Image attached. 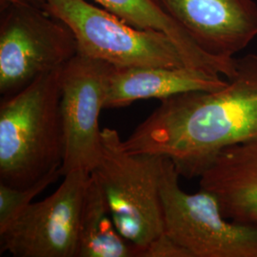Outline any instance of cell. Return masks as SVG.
Returning <instances> with one entry per match:
<instances>
[{
	"label": "cell",
	"mask_w": 257,
	"mask_h": 257,
	"mask_svg": "<svg viewBox=\"0 0 257 257\" xmlns=\"http://www.w3.org/2000/svg\"><path fill=\"white\" fill-rule=\"evenodd\" d=\"M199 183L214 195L227 219L257 225V142L222 151Z\"/></svg>",
	"instance_id": "obj_11"
},
{
	"label": "cell",
	"mask_w": 257,
	"mask_h": 257,
	"mask_svg": "<svg viewBox=\"0 0 257 257\" xmlns=\"http://www.w3.org/2000/svg\"><path fill=\"white\" fill-rule=\"evenodd\" d=\"M78 54L73 32L35 0H1L0 93L7 97Z\"/></svg>",
	"instance_id": "obj_4"
},
{
	"label": "cell",
	"mask_w": 257,
	"mask_h": 257,
	"mask_svg": "<svg viewBox=\"0 0 257 257\" xmlns=\"http://www.w3.org/2000/svg\"><path fill=\"white\" fill-rule=\"evenodd\" d=\"M257 142V55L236 59V74L215 91L161 100L123 147L170 159L180 176L200 177L222 151Z\"/></svg>",
	"instance_id": "obj_1"
},
{
	"label": "cell",
	"mask_w": 257,
	"mask_h": 257,
	"mask_svg": "<svg viewBox=\"0 0 257 257\" xmlns=\"http://www.w3.org/2000/svg\"><path fill=\"white\" fill-rule=\"evenodd\" d=\"M128 25L165 34L178 49L185 65L230 79L236 74V58L211 55L161 9L155 0H95Z\"/></svg>",
	"instance_id": "obj_12"
},
{
	"label": "cell",
	"mask_w": 257,
	"mask_h": 257,
	"mask_svg": "<svg viewBox=\"0 0 257 257\" xmlns=\"http://www.w3.org/2000/svg\"><path fill=\"white\" fill-rule=\"evenodd\" d=\"M179 176L175 164L163 157L160 195L166 234L192 257H257V225L227 220L214 195L202 189L184 192Z\"/></svg>",
	"instance_id": "obj_6"
},
{
	"label": "cell",
	"mask_w": 257,
	"mask_h": 257,
	"mask_svg": "<svg viewBox=\"0 0 257 257\" xmlns=\"http://www.w3.org/2000/svg\"><path fill=\"white\" fill-rule=\"evenodd\" d=\"M73 32L78 54L115 68L186 66L165 34L139 30L86 0H35Z\"/></svg>",
	"instance_id": "obj_5"
},
{
	"label": "cell",
	"mask_w": 257,
	"mask_h": 257,
	"mask_svg": "<svg viewBox=\"0 0 257 257\" xmlns=\"http://www.w3.org/2000/svg\"><path fill=\"white\" fill-rule=\"evenodd\" d=\"M162 156L132 154L116 130L101 131V151L92 170L120 233L139 252L164 232L160 195Z\"/></svg>",
	"instance_id": "obj_3"
},
{
	"label": "cell",
	"mask_w": 257,
	"mask_h": 257,
	"mask_svg": "<svg viewBox=\"0 0 257 257\" xmlns=\"http://www.w3.org/2000/svg\"><path fill=\"white\" fill-rule=\"evenodd\" d=\"M60 169L51 172L36 183L17 188L0 182V231L5 230L19 215L35 202L38 194L61 177Z\"/></svg>",
	"instance_id": "obj_14"
},
{
	"label": "cell",
	"mask_w": 257,
	"mask_h": 257,
	"mask_svg": "<svg viewBox=\"0 0 257 257\" xmlns=\"http://www.w3.org/2000/svg\"><path fill=\"white\" fill-rule=\"evenodd\" d=\"M90 173L65 175L55 193L32 203L0 231L1 253L15 257H76L83 194Z\"/></svg>",
	"instance_id": "obj_8"
},
{
	"label": "cell",
	"mask_w": 257,
	"mask_h": 257,
	"mask_svg": "<svg viewBox=\"0 0 257 257\" xmlns=\"http://www.w3.org/2000/svg\"><path fill=\"white\" fill-rule=\"evenodd\" d=\"M138 252L120 233L101 186L91 173L79 214L76 257H138Z\"/></svg>",
	"instance_id": "obj_13"
},
{
	"label": "cell",
	"mask_w": 257,
	"mask_h": 257,
	"mask_svg": "<svg viewBox=\"0 0 257 257\" xmlns=\"http://www.w3.org/2000/svg\"><path fill=\"white\" fill-rule=\"evenodd\" d=\"M138 257H192L191 253L165 232L142 248Z\"/></svg>",
	"instance_id": "obj_15"
},
{
	"label": "cell",
	"mask_w": 257,
	"mask_h": 257,
	"mask_svg": "<svg viewBox=\"0 0 257 257\" xmlns=\"http://www.w3.org/2000/svg\"><path fill=\"white\" fill-rule=\"evenodd\" d=\"M209 54L234 58L257 37L254 0H155Z\"/></svg>",
	"instance_id": "obj_9"
},
{
	"label": "cell",
	"mask_w": 257,
	"mask_h": 257,
	"mask_svg": "<svg viewBox=\"0 0 257 257\" xmlns=\"http://www.w3.org/2000/svg\"><path fill=\"white\" fill-rule=\"evenodd\" d=\"M113 66L77 55L61 71V116L64 134L62 176L83 171L92 173L101 151L99 114Z\"/></svg>",
	"instance_id": "obj_7"
},
{
	"label": "cell",
	"mask_w": 257,
	"mask_h": 257,
	"mask_svg": "<svg viewBox=\"0 0 257 257\" xmlns=\"http://www.w3.org/2000/svg\"><path fill=\"white\" fill-rule=\"evenodd\" d=\"M62 68L3 97L0 104L1 183L24 188L61 168L64 155L60 109Z\"/></svg>",
	"instance_id": "obj_2"
},
{
	"label": "cell",
	"mask_w": 257,
	"mask_h": 257,
	"mask_svg": "<svg viewBox=\"0 0 257 257\" xmlns=\"http://www.w3.org/2000/svg\"><path fill=\"white\" fill-rule=\"evenodd\" d=\"M228 79L200 69L182 67L115 68L110 72L105 109L128 106L138 100H163L184 92L215 91L225 87Z\"/></svg>",
	"instance_id": "obj_10"
}]
</instances>
